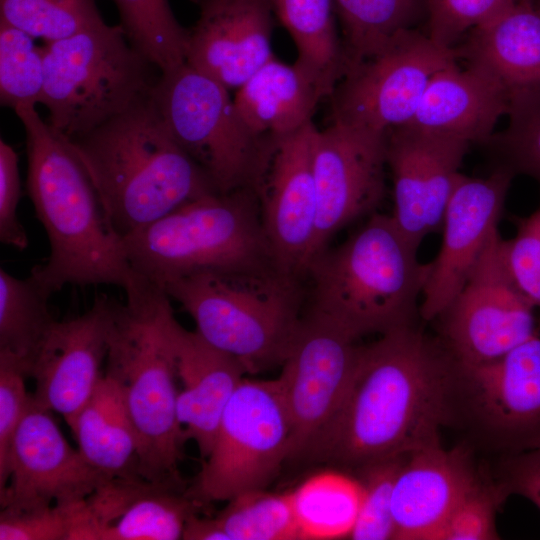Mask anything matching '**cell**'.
<instances>
[{
	"label": "cell",
	"instance_id": "obj_31",
	"mask_svg": "<svg viewBox=\"0 0 540 540\" xmlns=\"http://www.w3.org/2000/svg\"><path fill=\"white\" fill-rule=\"evenodd\" d=\"M347 73L426 14V0H334ZM346 73V74H347Z\"/></svg>",
	"mask_w": 540,
	"mask_h": 540
},
{
	"label": "cell",
	"instance_id": "obj_25",
	"mask_svg": "<svg viewBox=\"0 0 540 540\" xmlns=\"http://www.w3.org/2000/svg\"><path fill=\"white\" fill-rule=\"evenodd\" d=\"M458 61L433 75L412 120L403 127L485 144L508 114L510 95L480 67L467 63L462 68Z\"/></svg>",
	"mask_w": 540,
	"mask_h": 540
},
{
	"label": "cell",
	"instance_id": "obj_29",
	"mask_svg": "<svg viewBox=\"0 0 540 540\" xmlns=\"http://www.w3.org/2000/svg\"><path fill=\"white\" fill-rule=\"evenodd\" d=\"M297 49L295 64L329 98L348 70L334 0H268Z\"/></svg>",
	"mask_w": 540,
	"mask_h": 540
},
{
	"label": "cell",
	"instance_id": "obj_5",
	"mask_svg": "<svg viewBox=\"0 0 540 540\" xmlns=\"http://www.w3.org/2000/svg\"><path fill=\"white\" fill-rule=\"evenodd\" d=\"M126 296V304L112 303L105 375L123 394L138 439L141 477L183 483L178 376L165 328L169 296L146 278Z\"/></svg>",
	"mask_w": 540,
	"mask_h": 540
},
{
	"label": "cell",
	"instance_id": "obj_35",
	"mask_svg": "<svg viewBox=\"0 0 540 540\" xmlns=\"http://www.w3.org/2000/svg\"><path fill=\"white\" fill-rule=\"evenodd\" d=\"M0 21L45 43L104 23L95 0H0Z\"/></svg>",
	"mask_w": 540,
	"mask_h": 540
},
{
	"label": "cell",
	"instance_id": "obj_46",
	"mask_svg": "<svg viewBox=\"0 0 540 540\" xmlns=\"http://www.w3.org/2000/svg\"><path fill=\"white\" fill-rule=\"evenodd\" d=\"M182 539L185 540H229L216 518H199L196 514L187 520Z\"/></svg>",
	"mask_w": 540,
	"mask_h": 540
},
{
	"label": "cell",
	"instance_id": "obj_34",
	"mask_svg": "<svg viewBox=\"0 0 540 540\" xmlns=\"http://www.w3.org/2000/svg\"><path fill=\"white\" fill-rule=\"evenodd\" d=\"M215 517L229 540H301L290 492L242 493Z\"/></svg>",
	"mask_w": 540,
	"mask_h": 540
},
{
	"label": "cell",
	"instance_id": "obj_13",
	"mask_svg": "<svg viewBox=\"0 0 540 540\" xmlns=\"http://www.w3.org/2000/svg\"><path fill=\"white\" fill-rule=\"evenodd\" d=\"M501 239L497 231L464 286L434 319L439 340L462 364L494 362L538 333L536 307L510 279Z\"/></svg>",
	"mask_w": 540,
	"mask_h": 540
},
{
	"label": "cell",
	"instance_id": "obj_9",
	"mask_svg": "<svg viewBox=\"0 0 540 540\" xmlns=\"http://www.w3.org/2000/svg\"><path fill=\"white\" fill-rule=\"evenodd\" d=\"M229 91L185 62L162 72L151 95L173 139L218 192L258 193L276 145L248 129Z\"/></svg>",
	"mask_w": 540,
	"mask_h": 540
},
{
	"label": "cell",
	"instance_id": "obj_10",
	"mask_svg": "<svg viewBox=\"0 0 540 540\" xmlns=\"http://www.w3.org/2000/svg\"><path fill=\"white\" fill-rule=\"evenodd\" d=\"M291 423L278 379L243 378L187 494L200 505L265 489L288 458Z\"/></svg>",
	"mask_w": 540,
	"mask_h": 540
},
{
	"label": "cell",
	"instance_id": "obj_32",
	"mask_svg": "<svg viewBox=\"0 0 540 540\" xmlns=\"http://www.w3.org/2000/svg\"><path fill=\"white\" fill-rule=\"evenodd\" d=\"M48 296L32 278L0 270V351L21 359L30 375L33 362L55 320Z\"/></svg>",
	"mask_w": 540,
	"mask_h": 540
},
{
	"label": "cell",
	"instance_id": "obj_3",
	"mask_svg": "<svg viewBox=\"0 0 540 540\" xmlns=\"http://www.w3.org/2000/svg\"><path fill=\"white\" fill-rule=\"evenodd\" d=\"M70 142L110 226L122 239L190 201L218 192L173 139L152 95Z\"/></svg>",
	"mask_w": 540,
	"mask_h": 540
},
{
	"label": "cell",
	"instance_id": "obj_14",
	"mask_svg": "<svg viewBox=\"0 0 540 540\" xmlns=\"http://www.w3.org/2000/svg\"><path fill=\"white\" fill-rule=\"evenodd\" d=\"M357 341L323 317H303L277 378L291 423L287 459L304 458L339 408L359 360Z\"/></svg>",
	"mask_w": 540,
	"mask_h": 540
},
{
	"label": "cell",
	"instance_id": "obj_8",
	"mask_svg": "<svg viewBox=\"0 0 540 540\" xmlns=\"http://www.w3.org/2000/svg\"><path fill=\"white\" fill-rule=\"evenodd\" d=\"M48 123L69 140L82 137L151 95L159 77L128 41L105 22L42 45Z\"/></svg>",
	"mask_w": 540,
	"mask_h": 540
},
{
	"label": "cell",
	"instance_id": "obj_1",
	"mask_svg": "<svg viewBox=\"0 0 540 540\" xmlns=\"http://www.w3.org/2000/svg\"><path fill=\"white\" fill-rule=\"evenodd\" d=\"M453 362L416 325L362 345L339 408L304 458L357 470L441 444Z\"/></svg>",
	"mask_w": 540,
	"mask_h": 540
},
{
	"label": "cell",
	"instance_id": "obj_28",
	"mask_svg": "<svg viewBox=\"0 0 540 540\" xmlns=\"http://www.w3.org/2000/svg\"><path fill=\"white\" fill-rule=\"evenodd\" d=\"M71 429L78 450L95 469L110 478H143L137 435L123 394L110 377L102 376Z\"/></svg>",
	"mask_w": 540,
	"mask_h": 540
},
{
	"label": "cell",
	"instance_id": "obj_21",
	"mask_svg": "<svg viewBox=\"0 0 540 540\" xmlns=\"http://www.w3.org/2000/svg\"><path fill=\"white\" fill-rule=\"evenodd\" d=\"M200 504L183 483L112 478L82 503L78 540H177Z\"/></svg>",
	"mask_w": 540,
	"mask_h": 540
},
{
	"label": "cell",
	"instance_id": "obj_41",
	"mask_svg": "<svg viewBox=\"0 0 540 540\" xmlns=\"http://www.w3.org/2000/svg\"><path fill=\"white\" fill-rule=\"evenodd\" d=\"M504 267L519 291L540 308V207L516 221L513 238L500 241Z\"/></svg>",
	"mask_w": 540,
	"mask_h": 540
},
{
	"label": "cell",
	"instance_id": "obj_16",
	"mask_svg": "<svg viewBox=\"0 0 540 540\" xmlns=\"http://www.w3.org/2000/svg\"><path fill=\"white\" fill-rule=\"evenodd\" d=\"M514 174L497 166L487 177L460 173L442 221V242L428 262L420 318L433 321L457 295L498 231Z\"/></svg>",
	"mask_w": 540,
	"mask_h": 540
},
{
	"label": "cell",
	"instance_id": "obj_30",
	"mask_svg": "<svg viewBox=\"0 0 540 540\" xmlns=\"http://www.w3.org/2000/svg\"><path fill=\"white\" fill-rule=\"evenodd\" d=\"M301 540L349 538L359 516L364 488L358 477L324 470L290 491Z\"/></svg>",
	"mask_w": 540,
	"mask_h": 540
},
{
	"label": "cell",
	"instance_id": "obj_18",
	"mask_svg": "<svg viewBox=\"0 0 540 540\" xmlns=\"http://www.w3.org/2000/svg\"><path fill=\"white\" fill-rule=\"evenodd\" d=\"M463 140L410 127L387 133L386 162L392 175L399 230L416 246L441 229L459 168L468 151Z\"/></svg>",
	"mask_w": 540,
	"mask_h": 540
},
{
	"label": "cell",
	"instance_id": "obj_11",
	"mask_svg": "<svg viewBox=\"0 0 540 540\" xmlns=\"http://www.w3.org/2000/svg\"><path fill=\"white\" fill-rule=\"evenodd\" d=\"M448 416V425L501 456L540 447V335L491 363L454 358Z\"/></svg>",
	"mask_w": 540,
	"mask_h": 540
},
{
	"label": "cell",
	"instance_id": "obj_36",
	"mask_svg": "<svg viewBox=\"0 0 540 540\" xmlns=\"http://www.w3.org/2000/svg\"><path fill=\"white\" fill-rule=\"evenodd\" d=\"M24 31L0 21V101L14 111L42 101V46Z\"/></svg>",
	"mask_w": 540,
	"mask_h": 540
},
{
	"label": "cell",
	"instance_id": "obj_45",
	"mask_svg": "<svg viewBox=\"0 0 540 540\" xmlns=\"http://www.w3.org/2000/svg\"><path fill=\"white\" fill-rule=\"evenodd\" d=\"M495 482L506 498L524 497L540 510V447L501 456Z\"/></svg>",
	"mask_w": 540,
	"mask_h": 540
},
{
	"label": "cell",
	"instance_id": "obj_40",
	"mask_svg": "<svg viewBox=\"0 0 540 540\" xmlns=\"http://www.w3.org/2000/svg\"><path fill=\"white\" fill-rule=\"evenodd\" d=\"M517 0H426V34L438 45L456 47L465 34L480 27Z\"/></svg>",
	"mask_w": 540,
	"mask_h": 540
},
{
	"label": "cell",
	"instance_id": "obj_38",
	"mask_svg": "<svg viewBox=\"0 0 540 540\" xmlns=\"http://www.w3.org/2000/svg\"><path fill=\"white\" fill-rule=\"evenodd\" d=\"M407 455L377 460L355 470L363 485L364 497L349 539L395 540L392 492Z\"/></svg>",
	"mask_w": 540,
	"mask_h": 540
},
{
	"label": "cell",
	"instance_id": "obj_4",
	"mask_svg": "<svg viewBox=\"0 0 540 540\" xmlns=\"http://www.w3.org/2000/svg\"><path fill=\"white\" fill-rule=\"evenodd\" d=\"M418 249L391 215L373 213L342 244L311 260L309 312L357 340L416 325L429 270Z\"/></svg>",
	"mask_w": 540,
	"mask_h": 540
},
{
	"label": "cell",
	"instance_id": "obj_22",
	"mask_svg": "<svg viewBox=\"0 0 540 540\" xmlns=\"http://www.w3.org/2000/svg\"><path fill=\"white\" fill-rule=\"evenodd\" d=\"M200 16L189 31L186 63L237 90L271 60L273 11L268 0H195Z\"/></svg>",
	"mask_w": 540,
	"mask_h": 540
},
{
	"label": "cell",
	"instance_id": "obj_44",
	"mask_svg": "<svg viewBox=\"0 0 540 540\" xmlns=\"http://www.w3.org/2000/svg\"><path fill=\"white\" fill-rule=\"evenodd\" d=\"M21 197L18 156L3 139L0 140V241L17 250L28 247L26 231L18 219Z\"/></svg>",
	"mask_w": 540,
	"mask_h": 540
},
{
	"label": "cell",
	"instance_id": "obj_12",
	"mask_svg": "<svg viewBox=\"0 0 540 540\" xmlns=\"http://www.w3.org/2000/svg\"><path fill=\"white\" fill-rule=\"evenodd\" d=\"M460 59L415 28L351 69L331 99L332 121L387 134L413 118L433 75Z\"/></svg>",
	"mask_w": 540,
	"mask_h": 540
},
{
	"label": "cell",
	"instance_id": "obj_6",
	"mask_svg": "<svg viewBox=\"0 0 540 540\" xmlns=\"http://www.w3.org/2000/svg\"><path fill=\"white\" fill-rule=\"evenodd\" d=\"M302 280L279 269L207 271L164 290L205 340L257 373L282 366L289 353L303 319Z\"/></svg>",
	"mask_w": 540,
	"mask_h": 540
},
{
	"label": "cell",
	"instance_id": "obj_20",
	"mask_svg": "<svg viewBox=\"0 0 540 540\" xmlns=\"http://www.w3.org/2000/svg\"><path fill=\"white\" fill-rule=\"evenodd\" d=\"M112 303L98 295L81 316L55 321L31 367L34 404L61 414L70 428L102 378Z\"/></svg>",
	"mask_w": 540,
	"mask_h": 540
},
{
	"label": "cell",
	"instance_id": "obj_26",
	"mask_svg": "<svg viewBox=\"0 0 540 540\" xmlns=\"http://www.w3.org/2000/svg\"><path fill=\"white\" fill-rule=\"evenodd\" d=\"M460 59L499 81L512 99L540 89V6L517 0L501 14L469 32Z\"/></svg>",
	"mask_w": 540,
	"mask_h": 540
},
{
	"label": "cell",
	"instance_id": "obj_7",
	"mask_svg": "<svg viewBox=\"0 0 540 540\" xmlns=\"http://www.w3.org/2000/svg\"><path fill=\"white\" fill-rule=\"evenodd\" d=\"M122 240L131 268L163 289L199 272L279 269L252 189L207 194Z\"/></svg>",
	"mask_w": 540,
	"mask_h": 540
},
{
	"label": "cell",
	"instance_id": "obj_37",
	"mask_svg": "<svg viewBox=\"0 0 540 540\" xmlns=\"http://www.w3.org/2000/svg\"><path fill=\"white\" fill-rule=\"evenodd\" d=\"M508 126L485 143L499 165L540 185V89L511 100Z\"/></svg>",
	"mask_w": 540,
	"mask_h": 540
},
{
	"label": "cell",
	"instance_id": "obj_43",
	"mask_svg": "<svg viewBox=\"0 0 540 540\" xmlns=\"http://www.w3.org/2000/svg\"><path fill=\"white\" fill-rule=\"evenodd\" d=\"M75 504L2 509L0 540H67Z\"/></svg>",
	"mask_w": 540,
	"mask_h": 540
},
{
	"label": "cell",
	"instance_id": "obj_24",
	"mask_svg": "<svg viewBox=\"0 0 540 540\" xmlns=\"http://www.w3.org/2000/svg\"><path fill=\"white\" fill-rule=\"evenodd\" d=\"M165 328L182 383L177 411L183 438L185 442L193 440L205 460L224 409L247 372L238 359L210 344L197 331L182 327L172 307L166 313Z\"/></svg>",
	"mask_w": 540,
	"mask_h": 540
},
{
	"label": "cell",
	"instance_id": "obj_47",
	"mask_svg": "<svg viewBox=\"0 0 540 540\" xmlns=\"http://www.w3.org/2000/svg\"><path fill=\"white\" fill-rule=\"evenodd\" d=\"M537 2V4L540 6V0H535Z\"/></svg>",
	"mask_w": 540,
	"mask_h": 540
},
{
	"label": "cell",
	"instance_id": "obj_15",
	"mask_svg": "<svg viewBox=\"0 0 540 540\" xmlns=\"http://www.w3.org/2000/svg\"><path fill=\"white\" fill-rule=\"evenodd\" d=\"M386 141L387 134L335 121L316 129L312 167L317 220L311 260L339 229L372 213L383 200Z\"/></svg>",
	"mask_w": 540,
	"mask_h": 540
},
{
	"label": "cell",
	"instance_id": "obj_42",
	"mask_svg": "<svg viewBox=\"0 0 540 540\" xmlns=\"http://www.w3.org/2000/svg\"><path fill=\"white\" fill-rule=\"evenodd\" d=\"M25 363L18 357L0 351V491L9 480V456L14 436L30 408L25 379Z\"/></svg>",
	"mask_w": 540,
	"mask_h": 540
},
{
	"label": "cell",
	"instance_id": "obj_23",
	"mask_svg": "<svg viewBox=\"0 0 540 540\" xmlns=\"http://www.w3.org/2000/svg\"><path fill=\"white\" fill-rule=\"evenodd\" d=\"M480 477L465 444L409 453L392 492L395 540H437L455 506Z\"/></svg>",
	"mask_w": 540,
	"mask_h": 540
},
{
	"label": "cell",
	"instance_id": "obj_17",
	"mask_svg": "<svg viewBox=\"0 0 540 540\" xmlns=\"http://www.w3.org/2000/svg\"><path fill=\"white\" fill-rule=\"evenodd\" d=\"M49 412L32 400L16 431L9 456L10 483L0 491L2 509L75 504L112 479L71 447Z\"/></svg>",
	"mask_w": 540,
	"mask_h": 540
},
{
	"label": "cell",
	"instance_id": "obj_27",
	"mask_svg": "<svg viewBox=\"0 0 540 540\" xmlns=\"http://www.w3.org/2000/svg\"><path fill=\"white\" fill-rule=\"evenodd\" d=\"M322 99L302 69L275 57L240 86L233 98L248 129L272 145L312 122Z\"/></svg>",
	"mask_w": 540,
	"mask_h": 540
},
{
	"label": "cell",
	"instance_id": "obj_39",
	"mask_svg": "<svg viewBox=\"0 0 540 540\" xmlns=\"http://www.w3.org/2000/svg\"><path fill=\"white\" fill-rule=\"evenodd\" d=\"M505 499L495 481L480 477L455 506L437 540L499 539L495 518Z\"/></svg>",
	"mask_w": 540,
	"mask_h": 540
},
{
	"label": "cell",
	"instance_id": "obj_19",
	"mask_svg": "<svg viewBox=\"0 0 540 540\" xmlns=\"http://www.w3.org/2000/svg\"><path fill=\"white\" fill-rule=\"evenodd\" d=\"M316 129L310 122L277 143L257 193L277 266L302 279L311 261L317 220L312 167Z\"/></svg>",
	"mask_w": 540,
	"mask_h": 540
},
{
	"label": "cell",
	"instance_id": "obj_2",
	"mask_svg": "<svg viewBox=\"0 0 540 540\" xmlns=\"http://www.w3.org/2000/svg\"><path fill=\"white\" fill-rule=\"evenodd\" d=\"M25 129L27 191L50 244L30 275L51 296L65 285H116L127 292L139 275L110 226L94 185L68 138L35 105L15 110Z\"/></svg>",
	"mask_w": 540,
	"mask_h": 540
},
{
	"label": "cell",
	"instance_id": "obj_33",
	"mask_svg": "<svg viewBox=\"0 0 540 540\" xmlns=\"http://www.w3.org/2000/svg\"><path fill=\"white\" fill-rule=\"evenodd\" d=\"M130 44L162 72L185 63L189 31L168 0H114Z\"/></svg>",
	"mask_w": 540,
	"mask_h": 540
}]
</instances>
